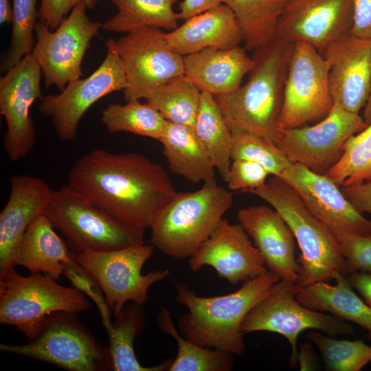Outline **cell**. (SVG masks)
I'll list each match as a JSON object with an SVG mask.
<instances>
[{"label":"cell","instance_id":"obj_41","mask_svg":"<svg viewBox=\"0 0 371 371\" xmlns=\"http://www.w3.org/2000/svg\"><path fill=\"white\" fill-rule=\"evenodd\" d=\"M269 175L268 170L257 162L235 159L231 163L226 183L231 190L247 192L264 185Z\"/></svg>","mask_w":371,"mask_h":371},{"label":"cell","instance_id":"obj_10","mask_svg":"<svg viewBox=\"0 0 371 371\" xmlns=\"http://www.w3.org/2000/svg\"><path fill=\"white\" fill-rule=\"evenodd\" d=\"M87 9L84 4L78 5L54 30L36 23L31 54L41 69L46 87L55 85L61 91L82 76L83 58L91 39L102 28V23L89 19Z\"/></svg>","mask_w":371,"mask_h":371},{"label":"cell","instance_id":"obj_1","mask_svg":"<svg viewBox=\"0 0 371 371\" xmlns=\"http://www.w3.org/2000/svg\"><path fill=\"white\" fill-rule=\"evenodd\" d=\"M67 184L107 214L142 229L150 227L177 192L159 164L139 153L100 148L76 161Z\"/></svg>","mask_w":371,"mask_h":371},{"label":"cell","instance_id":"obj_34","mask_svg":"<svg viewBox=\"0 0 371 371\" xmlns=\"http://www.w3.org/2000/svg\"><path fill=\"white\" fill-rule=\"evenodd\" d=\"M101 122L111 133L128 132L158 141L168 125V121L154 107L139 100L127 101L125 104H109L102 112Z\"/></svg>","mask_w":371,"mask_h":371},{"label":"cell","instance_id":"obj_26","mask_svg":"<svg viewBox=\"0 0 371 371\" xmlns=\"http://www.w3.org/2000/svg\"><path fill=\"white\" fill-rule=\"evenodd\" d=\"M73 251L54 231L45 214L34 218L20 242L15 266L25 267L31 273H42L58 280L62 262L71 259Z\"/></svg>","mask_w":371,"mask_h":371},{"label":"cell","instance_id":"obj_30","mask_svg":"<svg viewBox=\"0 0 371 371\" xmlns=\"http://www.w3.org/2000/svg\"><path fill=\"white\" fill-rule=\"evenodd\" d=\"M117 8L115 15L102 23V29L128 33L136 29L153 27L170 31L178 27V0H111Z\"/></svg>","mask_w":371,"mask_h":371},{"label":"cell","instance_id":"obj_32","mask_svg":"<svg viewBox=\"0 0 371 371\" xmlns=\"http://www.w3.org/2000/svg\"><path fill=\"white\" fill-rule=\"evenodd\" d=\"M159 330L170 335L177 342V355L169 371H230L234 355L218 349L199 346L185 338L172 323L170 313L161 306L157 316Z\"/></svg>","mask_w":371,"mask_h":371},{"label":"cell","instance_id":"obj_37","mask_svg":"<svg viewBox=\"0 0 371 371\" xmlns=\"http://www.w3.org/2000/svg\"><path fill=\"white\" fill-rule=\"evenodd\" d=\"M232 159H245L263 166L272 176L280 177L291 162L273 141L246 131L232 128Z\"/></svg>","mask_w":371,"mask_h":371},{"label":"cell","instance_id":"obj_27","mask_svg":"<svg viewBox=\"0 0 371 371\" xmlns=\"http://www.w3.org/2000/svg\"><path fill=\"white\" fill-rule=\"evenodd\" d=\"M170 171L192 183L215 180V168L193 128L168 122L159 141Z\"/></svg>","mask_w":371,"mask_h":371},{"label":"cell","instance_id":"obj_42","mask_svg":"<svg viewBox=\"0 0 371 371\" xmlns=\"http://www.w3.org/2000/svg\"><path fill=\"white\" fill-rule=\"evenodd\" d=\"M96 3L97 0H40L38 19L51 30H54L78 5L84 4L87 9H92Z\"/></svg>","mask_w":371,"mask_h":371},{"label":"cell","instance_id":"obj_43","mask_svg":"<svg viewBox=\"0 0 371 371\" xmlns=\"http://www.w3.org/2000/svg\"><path fill=\"white\" fill-rule=\"evenodd\" d=\"M350 33L371 39V0H354L353 24Z\"/></svg>","mask_w":371,"mask_h":371},{"label":"cell","instance_id":"obj_47","mask_svg":"<svg viewBox=\"0 0 371 371\" xmlns=\"http://www.w3.org/2000/svg\"><path fill=\"white\" fill-rule=\"evenodd\" d=\"M347 278L353 289L371 306V273L355 271L348 274Z\"/></svg>","mask_w":371,"mask_h":371},{"label":"cell","instance_id":"obj_39","mask_svg":"<svg viewBox=\"0 0 371 371\" xmlns=\"http://www.w3.org/2000/svg\"><path fill=\"white\" fill-rule=\"evenodd\" d=\"M76 254L74 251L69 260L62 262L63 275L69 280L73 287L82 291L95 304L102 324L107 331L112 324V312L98 280L88 269L77 262L75 258Z\"/></svg>","mask_w":371,"mask_h":371},{"label":"cell","instance_id":"obj_19","mask_svg":"<svg viewBox=\"0 0 371 371\" xmlns=\"http://www.w3.org/2000/svg\"><path fill=\"white\" fill-rule=\"evenodd\" d=\"M321 54L329 64L328 84L333 103L359 115L371 93V39L349 32Z\"/></svg>","mask_w":371,"mask_h":371},{"label":"cell","instance_id":"obj_49","mask_svg":"<svg viewBox=\"0 0 371 371\" xmlns=\"http://www.w3.org/2000/svg\"><path fill=\"white\" fill-rule=\"evenodd\" d=\"M363 118L367 125L371 123V93L368 102L364 107Z\"/></svg>","mask_w":371,"mask_h":371},{"label":"cell","instance_id":"obj_5","mask_svg":"<svg viewBox=\"0 0 371 371\" xmlns=\"http://www.w3.org/2000/svg\"><path fill=\"white\" fill-rule=\"evenodd\" d=\"M233 203V194L216 181L200 189L177 192L157 214L150 241L166 256L190 258L212 235Z\"/></svg>","mask_w":371,"mask_h":371},{"label":"cell","instance_id":"obj_33","mask_svg":"<svg viewBox=\"0 0 371 371\" xmlns=\"http://www.w3.org/2000/svg\"><path fill=\"white\" fill-rule=\"evenodd\" d=\"M201 92L184 74L156 88L144 100L169 122L194 128Z\"/></svg>","mask_w":371,"mask_h":371},{"label":"cell","instance_id":"obj_6","mask_svg":"<svg viewBox=\"0 0 371 371\" xmlns=\"http://www.w3.org/2000/svg\"><path fill=\"white\" fill-rule=\"evenodd\" d=\"M45 215L76 254L144 244V229L111 216L68 184L52 190Z\"/></svg>","mask_w":371,"mask_h":371},{"label":"cell","instance_id":"obj_36","mask_svg":"<svg viewBox=\"0 0 371 371\" xmlns=\"http://www.w3.org/2000/svg\"><path fill=\"white\" fill-rule=\"evenodd\" d=\"M307 337L319 349L326 371H359L371 363V346L361 339H337L318 331Z\"/></svg>","mask_w":371,"mask_h":371},{"label":"cell","instance_id":"obj_24","mask_svg":"<svg viewBox=\"0 0 371 371\" xmlns=\"http://www.w3.org/2000/svg\"><path fill=\"white\" fill-rule=\"evenodd\" d=\"M165 38L170 48L182 56L207 47L228 49L243 41L236 17L224 3L186 20L165 33Z\"/></svg>","mask_w":371,"mask_h":371},{"label":"cell","instance_id":"obj_38","mask_svg":"<svg viewBox=\"0 0 371 371\" xmlns=\"http://www.w3.org/2000/svg\"><path fill=\"white\" fill-rule=\"evenodd\" d=\"M12 1V36L8 50L1 64V71L3 72L8 71L32 53L35 44L34 29L38 18L37 0Z\"/></svg>","mask_w":371,"mask_h":371},{"label":"cell","instance_id":"obj_3","mask_svg":"<svg viewBox=\"0 0 371 371\" xmlns=\"http://www.w3.org/2000/svg\"><path fill=\"white\" fill-rule=\"evenodd\" d=\"M294 45L276 36L254 50V67L244 85L229 94L214 95L230 129L246 131L273 141Z\"/></svg>","mask_w":371,"mask_h":371},{"label":"cell","instance_id":"obj_18","mask_svg":"<svg viewBox=\"0 0 371 371\" xmlns=\"http://www.w3.org/2000/svg\"><path fill=\"white\" fill-rule=\"evenodd\" d=\"M188 264L194 272L210 266L218 277L232 285L255 278L268 271L260 252L243 227L225 218L189 258Z\"/></svg>","mask_w":371,"mask_h":371},{"label":"cell","instance_id":"obj_21","mask_svg":"<svg viewBox=\"0 0 371 371\" xmlns=\"http://www.w3.org/2000/svg\"><path fill=\"white\" fill-rule=\"evenodd\" d=\"M10 185L0 213V280L14 269L21 238L32 221L45 214L52 190L43 179L26 174L12 176Z\"/></svg>","mask_w":371,"mask_h":371},{"label":"cell","instance_id":"obj_9","mask_svg":"<svg viewBox=\"0 0 371 371\" xmlns=\"http://www.w3.org/2000/svg\"><path fill=\"white\" fill-rule=\"evenodd\" d=\"M295 294V282L280 280L271 292L249 312L240 327L243 335L269 331L285 337L291 346L289 365L293 368L297 365V342L302 332L317 330L337 337L352 335L355 330L349 322L306 307Z\"/></svg>","mask_w":371,"mask_h":371},{"label":"cell","instance_id":"obj_11","mask_svg":"<svg viewBox=\"0 0 371 371\" xmlns=\"http://www.w3.org/2000/svg\"><path fill=\"white\" fill-rule=\"evenodd\" d=\"M154 248L144 243L109 251H85L76 254L75 258L98 280L114 316L128 302L143 305L149 288L170 275L168 269L142 273Z\"/></svg>","mask_w":371,"mask_h":371},{"label":"cell","instance_id":"obj_45","mask_svg":"<svg viewBox=\"0 0 371 371\" xmlns=\"http://www.w3.org/2000/svg\"><path fill=\"white\" fill-rule=\"evenodd\" d=\"M223 3V0H182L179 3V19L187 20Z\"/></svg>","mask_w":371,"mask_h":371},{"label":"cell","instance_id":"obj_15","mask_svg":"<svg viewBox=\"0 0 371 371\" xmlns=\"http://www.w3.org/2000/svg\"><path fill=\"white\" fill-rule=\"evenodd\" d=\"M116 43L126 79L122 91L126 102L144 99L167 81L184 75L183 56L170 48L160 29H136Z\"/></svg>","mask_w":371,"mask_h":371},{"label":"cell","instance_id":"obj_40","mask_svg":"<svg viewBox=\"0 0 371 371\" xmlns=\"http://www.w3.org/2000/svg\"><path fill=\"white\" fill-rule=\"evenodd\" d=\"M329 231L339 244L349 274L355 271L371 273V234L337 229Z\"/></svg>","mask_w":371,"mask_h":371},{"label":"cell","instance_id":"obj_8","mask_svg":"<svg viewBox=\"0 0 371 371\" xmlns=\"http://www.w3.org/2000/svg\"><path fill=\"white\" fill-rule=\"evenodd\" d=\"M89 307L82 291L60 285L42 273L23 276L14 269L0 280V323L15 327L27 341L49 315L59 311L77 314Z\"/></svg>","mask_w":371,"mask_h":371},{"label":"cell","instance_id":"obj_22","mask_svg":"<svg viewBox=\"0 0 371 371\" xmlns=\"http://www.w3.org/2000/svg\"><path fill=\"white\" fill-rule=\"evenodd\" d=\"M237 218L260 252L268 271L280 280L295 282L299 265L295 237L278 212L271 206L251 205L240 209Z\"/></svg>","mask_w":371,"mask_h":371},{"label":"cell","instance_id":"obj_46","mask_svg":"<svg viewBox=\"0 0 371 371\" xmlns=\"http://www.w3.org/2000/svg\"><path fill=\"white\" fill-rule=\"evenodd\" d=\"M308 341L300 345L297 353V364L300 371L317 370L320 368L319 359Z\"/></svg>","mask_w":371,"mask_h":371},{"label":"cell","instance_id":"obj_2","mask_svg":"<svg viewBox=\"0 0 371 371\" xmlns=\"http://www.w3.org/2000/svg\"><path fill=\"white\" fill-rule=\"evenodd\" d=\"M280 280L267 271L232 293L212 297L199 296L186 284L175 283L177 301L188 308L178 322L180 333L199 346L242 355L246 345L241 324Z\"/></svg>","mask_w":371,"mask_h":371},{"label":"cell","instance_id":"obj_16","mask_svg":"<svg viewBox=\"0 0 371 371\" xmlns=\"http://www.w3.org/2000/svg\"><path fill=\"white\" fill-rule=\"evenodd\" d=\"M42 74L30 54L0 78V113L7 126L3 146L12 161L25 157L36 144V133L30 112L34 101L42 98Z\"/></svg>","mask_w":371,"mask_h":371},{"label":"cell","instance_id":"obj_44","mask_svg":"<svg viewBox=\"0 0 371 371\" xmlns=\"http://www.w3.org/2000/svg\"><path fill=\"white\" fill-rule=\"evenodd\" d=\"M341 190L358 212L362 214L367 212L371 215V180L355 185L341 186Z\"/></svg>","mask_w":371,"mask_h":371},{"label":"cell","instance_id":"obj_35","mask_svg":"<svg viewBox=\"0 0 371 371\" xmlns=\"http://www.w3.org/2000/svg\"><path fill=\"white\" fill-rule=\"evenodd\" d=\"M325 175L341 187L371 180V123L347 140L340 158Z\"/></svg>","mask_w":371,"mask_h":371},{"label":"cell","instance_id":"obj_48","mask_svg":"<svg viewBox=\"0 0 371 371\" xmlns=\"http://www.w3.org/2000/svg\"><path fill=\"white\" fill-rule=\"evenodd\" d=\"M12 22V6L10 0H0V23Z\"/></svg>","mask_w":371,"mask_h":371},{"label":"cell","instance_id":"obj_23","mask_svg":"<svg viewBox=\"0 0 371 371\" xmlns=\"http://www.w3.org/2000/svg\"><path fill=\"white\" fill-rule=\"evenodd\" d=\"M245 47H207L183 56L184 74L201 91L213 95L229 94L241 86L254 67Z\"/></svg>","mask_w":371,"mask_h":371},{"label":"cell","instance_id":"obj_20","mask_svg":"<svg viewBox=\"0 0 371 371\" xmlns=\"http://www.w3.org/2000/svg\"><path fill=\"white\" fill-rule=\"evenodd\" d=\"M280 178L294 189L308 209L328 229L371 234V221L355 209L339 186L326 175L293 163Z\"/></svg>","mask_w":371,"mask_h":371},{"label":"cell","instance_id":"obj_25","mask_svg":"<svg viewBox=\"0 0 371 371\" xmlns=\"http://www.w3.org/2000/svg\"><path fill=\"white\" fill-rule=\"evenodd\" d=\"M333 279L335 280L333 285L320 281L296 286L297 300L307 308L360 326L371 339V306L356 294L347 276L337 272Z\"/></svg>","mask_w":371,"mask_h":371},{"label":"cell","instance_id":"obj_28","mask_svg":"<svg viewBox=\"0 0 371 371\" xmlns=\"http://www.w3.org/2000/svg\"><path fill=\"white\" fill-rule=\"evenodd\" d=\"M112 320L106 331L113 371H166L173 359L158 365L144 367L137 359L134 350L135 338L142 333L145 324L142 305L135 302L126 304Z\"/></svg>","mask_w":371,"mask_h":371},{"label":"cell","instance_id":"obj_12","mask_svg":"<svg viewBox=\"0 0 371 371\" xmlns=\"http://www.w3.org/2000/svg\"><path fill=\"white\" fill-rule=\"evenodd\" d=\"M106 45L104 60L90 76L69 82L57 95L40 99L38 111L50 118L58 137L63 142L76 139L79 122L92 104L104 95L126 87L116 41L109 39Z\"/></svg>","mask_w":371,"mask_h":371},{"label":"cell","instance_id":"obj_7","mask_svg":"<svg viewBox=\"0 0 371 371\" xmlns=\"http://www.w3.org/2000/svg\"><path fill=\"white\" fill-rule=\"evenodd\" d=\"M0 350L69 371H113L109 347L100 344L74 313H53L26 344L1 343Z\"/></svg>","mask_w":371,"mask_h":371},{"label":"cell","instance_id":"obj_31","mask_svg":"<svg viewBox=\"0 0 371 371\" xmlns=\"http://www.w3.org/2000/svg\"><path fill=\"white\" fill-rule=\"evenodd\" d=\"M289 0H223L241 28L244 47L255 50L276 37L279 19Z\"/></svg>","mask_w":371,"mask_h":371},{"label":"cell","instance_id":"obj_29","mask_svg":"<svg viewBox=\"0 0 371 371\" xmlns=\"http://www.w3.org/2000/svg\"><path fill=\"white\" fill-rule=\"evenodd\" d=\"M194 130L215 169L227 182L232 160V135L213 95L201 92Z\"/></svg>","mask_w":371,"mask_h":371},{"label":"cell","instance_id":"obj_4","mask_svg":"<svg viewBox=\"0 0 371 371\" xmlns=\"http://www.w3.org/2000/svg\"><path fill=\"white\" fill-rule=\"evenodd\" d=\"M246 192L267 202L278 212L292 231L300 249L297 258V287L328 281L337 272L349 274L335 236L282 179L272 176L262 186Z\"/></svg>","mask_w":371,"mask_h":371},{"label":"cell","instance_id":"obj_14","mask_svg":"<svg viewBox=\"0 0 371 371\" xmlns=\"http://www.w3.org/2000/svg\"><path fill=\"white\" fill-rule=\"evenodd\" d=\"M367 126L359 115L334 104L329 114L313 126L279 128L273 142L291 162L325 175L340 158L347 140Z\"/></svg>","mask_w":371,"mask_h":371},{"label":"cell","instance_id":"obj_13","mask_svg":"<svg viewBox=\"0 0 371 371\" xmlns=\"http://www.w3.org/2000/svg\"><path fill=\"white\" fill-rule=\"evenodd\" d=\"M329 64L314 47L297 42L289 60L278 129L322 120L333 106Z\"/></svg>","mask_w":371,"mask_h":371},{"label":"cell","instance_id":"obj_17","mask_svg":"<svg viewBox=\"0 0 371 371\" xmlns=\"http://www.w3.org/2000/svg\"><path fill=\"white\" fill-rule=\"evenodd\" d=\"M354 0H289L278 21L277 36L304 42L322 53L350 32Z\"/></svg>","mask_w":371,"mask_h":371}]
</instances>
